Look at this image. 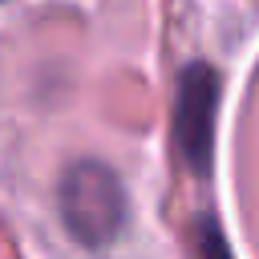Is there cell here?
<instances>
[{
    "mask_svg": "<svg viewBox=\"0 0 259 259\" xmlns=\"http://www.w3.org/2000/svg\"><path fill=\"white\" fill-rule=\"evenodd\" d=\"M219 73L206 61H194L178 81L174 105V142L190 174H206L214 158V117H219Z\"/></svg>",
    "mask_w": 259,
    "mask_h": 259,
    "instance_id": "2",
    "label": "cell"
},
{
    "mask_svg": "<svg viewBox=\"0 0 259 259\" xmlns=\"http://www.w3.org/2000/svg\"><path fill=\"white\" fill-rule=\"evenodd\" d=\"M61 214L77 243L105 247L125 227V190L101 162H77L61 178Z\"/></svg>",
    "mask_w": 259,
    "mask_h": 259,
    "instance_id": "1",
    "label": "cell"
}]
</instances>
